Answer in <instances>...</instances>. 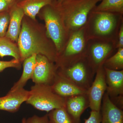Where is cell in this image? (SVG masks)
<instances>
[{
  "mask_svg": "<svg viewBox=\"0 0 123 123\" xmlns=\"http://www.w3.org/2000/svg\"><path fill=\"white\" fill-rule=\"evenodd\" d=\"M9 13V21L5 36L17 43L25 14L23 10L18 6L17 3L11 6Z\"/></svg>",
  "mask_w": 123,
  "mask_h": 123,
  "instance_id": "2e32d148",
  "label": "cell"
},
{
  "mask_svg": "<svg viewBox=\"0 0 123 123\" xmlns=\"http://www.w3.org/2000/svg\"><path fill=\"white\" fill-rule=\"evenodd\" d=\"M106 90L105 75L103 65L97 69L94 79L88 90L89 107L91 111H101L102 101Z\"/></svg>",
  "mask_w": 123,
  "mask_h": 123,
  "instance_id": "30bf717a",
  "label": "cell"
},
{
  "mask_svg": "<svg viewBox=\"0 0 123 123\" xmlns=\"http://www.w3.org/2000/svg\"><path fill=\"white\" fill-rule=\"evenodd\" d=\"M55 0H21L17 5L24 11L25 16L33 20L43 7L54 3Z\"/></svg>",
  "mask_w": 123,
  "mask_h": 123,
  "instance_id": "e0dca14e",
  "label": "cell"
},
{
  "mask_svg": "<svg viewBox=\"0 0 123 123\" xmlns=\"http://www.w3.org/2000/svg\"><path fill=\"white\" fill-rule=\"evenodd\" d=\"M21 0H17V2H18V1H20Z\"/></svg>",
  "mask_w": 123,
  "mask_h": 123,
  "instance_id": "1f68e13d",
  "label": "cell"
},
{
  "mask_svg": "<svg viewBox=\"0 0 123 123\" xmlns=\"http://www.w3.org/2000/svg\"><path fill=\"white\" fill-rule=\"evenodd\" d=\"M48 115L50 123H75L65 107L55 109L49 112Z\"/></svg>",
  "mask_w": 123,
  "mask_h": 123,
  "instance_id": "44dd1931",
  "label": "cell"
},
{
  "mask_svg": "<svg viewBox=\"0 0 123 123\" xmlns=\"http://www.w3.org/2000/svg\"><path fill=\"white\" fill-rule=\"evenodd\" d=\"M116 49V43L114 42L88 40L86 57L95 73Z\"/></svg>",
  "mask_w": 123,
  "mask_h": 123,
  "instance_id": "ba28073f",
  "label": "cell"
},
{
  "mask_svg": "<svg viewBox=\"0 0 123 123\" xmlns=\"http://www.w3.org/2000/svg\"><path fill=\"white\" fill-rule=\"evenodd\" d=\"M30 93V91L24 88L10 90L6 95L0 97V110L10 112H17L23 103L28 99Z\"/></svg>",
  "mask_w": 123,
  "mask_h": 123,
  "instance_id": "8fae6325",
  "label": "cell"
},
{
  "mask_svg": "<svg viewBox=\"0 0 123 123\" xmlns=\"http://www.w3.org/2000/svg\"><path fill=\"white\" fill-rule=\"evenodd\" d=\"M123 23V15L92 11L85 26L88 40H95L117 43L120 28Z\"/></svg>",
  "mask_w": 123,
  "mask_h": 123,
  "instance_id": "7a4b0ae2",
  "label": "cell"
},
{
  "mask_svg": "<svg viewBox=\"0 0 123 123\" xmlns=\"http://www.w3.org/2000/svg\"><path fill=\"white\" fill-rule=\"evenodd\" d=\"M7 56H12L21 61L17 44L5 36L0 37V57L2 58Z\"/></svg>",
  "mask_w": 123,
  "mask_h": 123,
  "instance_id": "d6986e66",
  "label": "cell"
},
{
  "mask_svg": "<svg viewBox=\"0 0 123 123\" xmlns=\"http://www.w3.org/2000/svg\"><path fill=\"white\" fill-rule=\"evenodd\" d=\"M51 86L53 92L65 98L78 95L87 94L88 92V91L80 88L57 73Z\"/></svg>",
  "mask_w": 123,
  "mask_h": 123,
  "instance_id": "4fadbf2b",
  "label": "cell"
},
{
  "mask_svg": "<svg viewBox=\"0 0 123 123\" xmlns=\"http://www.w3.org/2000/svg\"><path fill=\"white\" fill-rule=\"evenodd\" d=\"M36 55L35 54L31 55L23 61L22 74L19 80L14 84L10 90L14 91L24 88L27 81L31 79L35 66Z\"/></svg>",
  "mask_w": 123,
  "mask_h": 123,
  "instance_id": "ac0fdd59",
  "label": "cell"
},
{
  "mask_svg": "<svg viewBox=\"0 0 123 123\" xmlns=\"http://www.w3.org/2000/svg\"><path fill=\"white\" fill-rule=\"evenodd\" d=\"M26 119L23 118L22 121V123H26Z\"/></svg>",
  "mask_w": 123,
  "mask_h": 123,
  "instance_id": "4dcf8cb0",
  "label": "cell"
},
{
  "mask_svg": "<svg viewBox=\"0 0 123 123\" xmlns=\"http://www.w3.org/2000/svg\"><path fill=\"white\" fill-rule=\"evenodd\" d=\"M104 68L107 90L110 99L123 95V70H115Z\"/></svg>",
  "mask_w": 123,
  "mask_h": 123,
  "instance_id": "9a60e30c",
  "label": "cell"
},
{
  "mask_svg": "<svg viewBox=\"0 0 123 123\" xmlns=\"http://www.w3.org/2000/svg\"><path fill=\"white\" fill-rule=\"evenodd\" d=\"M102 0H73L60 4L54 2L70 33L85 25L89 13Z\"/></svg>",
  "mask_w": 123,
  "mask_h": 123,
  "instance_id": "3957f363",
  "label": "cell"
},
{
  "mask_svg": "<svg viewBox=\"0 0 123 123\" xmlns=\"http://www.w3.org/2000/svg\"><path fill=\"white\" fill-rule=\"evenodd\" d=\"M92 11L108 12L123 15V0H102Z\"/></svg>",
  "mask_w": 123,
  "mask_h": 123,
  "instance_id": "ffe728a7",
  "label": "cell"
},
{
  "mask_svg": "<svg viewBox=\"0 0 123 123\" xmlns=\"http://www.w3.org/2000/svg\"><path fill=\"white\" fill-rule=\"evenodd\" d=\"M24 16L17 44L20 55V61L35 54L46 56L55 63L57 54L54 43L47 35L45 26L36 23Z\"/></svg>",
  "mask_w": 123,
  "mask_h": 123,
  "instance_id": "6da1fadb",
  "label": "cell"
},
{
  "mask_svg": "<svg viewBox=\"0 0 123 123\" xmlns=\"http://www.w3.org/2000/svg\"><path fill=\"white\" fill-rule=\"evenodd\" d=\"M9 19V11L0 13V37L5 36L8 27Z\"/></svg>",
  "mask_w": 123,
  "mask_h": 123,
  "instance_id": "603a6c76",
  "label": "cell"
},
{
  "mask_svg": "<svg viewBox=\"0 0 123 123\" xmlns=\"http://www.w3.org/2000/svg\"><path fill=\"white\" fill-rule=\"evenodd\" d=\"M123 48V23L120 26L117 37L116 48Z\"/></svg>",
  "mask_w": 123,
  "mask_h": 123,
  "instance_id": "4316f807",
  "label": "cell"
},
{
  "mask_svg": "<svg viewBox=\"0 0 123 123\" xmlns=\"http://www.w3.org/2000/svg\"><path fill=\"white\" fill-rule=\"evenodd\" d=\"M5 0L11 6H12L13 5L17 2V0Z\"/></svg>",
  "mask_w": 123,
  "mask_h": 123,
  "instance_id": "f1b7e54d",
  "label": "cell"
},
{
  "mask_svg": "<svg viewBox=\"0 0 123 123\" xmlns=\"http://www.w3.org/2000/svg\"><path fill=\"white\" fill-rule=\"evenodd\" d=\"M73 0H55V3L56 4H60L64 1H68Z\"/></svg>",
  "mask_w": 123,
  "mask_h": 123,
  "instance_id": "f546056e",
  "label": "cell"
},
{
  "mask_svg": "<svg viewBox=\"0 0 123 123\" xmlns=\"http://www.w3.org/2000/svg\"><path fill=\"white\" fill-rule=\"evenodd\" d=\"M11 68L20 69L21 68V62L14 59L9 61H0V73L6 69Z\"/></svg>",
  "mask_w": 123,
  "mask_h": 123,
  "instance_id": "cb8c5ba5",
  "label": "cell"
},
{
  "mask_svg": "<svg viewBox=\"0 0 123 123\" xmlns=\"http://www.w3.org/2000/svg\"><path fill=\"white\" fill-rule=\"evenodd\" d=\"M57 75V68L55 63L43 55H37L36 62L32 76L35 84L51 86Z\"/></svg>",
  "mask_w": 123,
  "mask_h": 123,
  "instance_id": "9c48e42d",
  "label": "cell"
},
{
  "mask_svg": "<svg viewBox=\"0 0 123 123\" xmlns=\"http://www.w3.org/2000/svg\"><path fill=\"white\" fill-rule=\"evenodd\" d=\"M57 73L87 91L92 85L95 75L86 56L58 67Z\"/></svg>",
  "mask_w": 123,
  "mask_h": 123,
  "instance_id": "5b68a950",
  "label": "cell"
},
{
  "mask_svg": "<svg viewBox=\"0 0 123 123\" xmlns=\"http://www.w3.org/2000/svg\"><path fill=\"white\" fill-rule=\"evenodd\" d=\"M54 3L43 7L38 14L44 21L47 35L54 43L58 56L63 50L71 33Z\"/></svg>",
  "mask_w": 123,
  "mask_h": 123,
  "instance_id": "277c9868",
  "label": "cell"
},
{
  "mask_svg": "<svg viewBox=\"0 0 123 123\" xmlns=\"http://www.w3.org/2000/svg\"><path fill=\"white\" fill-rule=\"evenodd\" d=\"M11 6L5 0H0V13L9 11Z\"/></svg>",
  "mask_w": 123,
  "mask_h": 123,
  "instance_id": "83f0119b",
  "label": "cell"
},
{
  "mask_svg": "<svg viewBox=\"0 0 123 123\" xmlns=\"http://www.w3.org/2000/svg\"><path fill=\"white\" fill-rule=\"evenodd\" d=\"M89 107L87 94L78 95L66 98L65 108L75 123H80L82 114Z\"/></svg>",
  "mask_w": 123,
  "mask_h": 123,
  "instance_id": "7c38bea8",
  "label": "cell"
},
{
  "mask_svg": "<svg viewBox=\"0 0 123 123\" xmlns=\"http://www.w3.org/2000/svg\"><path fill=\"white\" fill-rule=\"evenodd\" d=\"M104 67L112 70H123V48H119L105 62Z\"/></svg>",
  "mask_w": 123,
  "mask_h": 123,
  "instance_id": "7402d4cb",
  "label": "cell"
},
{
  "mask_svg": "<svg viewBox=\"0 0 123 123\" xmlns=\"http://www.w3.org/2000/svg\"><path fill=\"white\" fill-rule=\"evenodd\" d=\"M101 111H91L88 119H85V123H101Z\"/></svg>",
  "mask_w": 123,
  "mask_h": 123,
  "instance_id": "d4e9b609",
  "label": "cell"
},
{
  "mask_svg": "<svg viewBox=\"0 0 123 123\" xmlns=\"http://www.w3.org/2000/svg\"><path fill=\"white\" fill-rule=\"evenodd\" d=\"M26 123H50L48 114L42 117L34 115L26 119Z\"/></svg>",
  "mask_w": 123,
  "mask_h": 123,
  "instance_id": "484cf974",
  "label": "cell"
},
{
  "mask_svg": "<svg viewBox=\"0 0 123 123\" xmlns=\"http://www.w3.org/2000/svg\"><path fill=\"white\" fill-rule=\"evenodd\" d=\"M30 92L26 102L37 110L48 113L55 109L65 107L66 98L53 92L51 86L35 84Z\"/></svg>",
  "mask_w": 123,
  "mask_h": 123,
  "instance_id": "8992f818",
  "label": "cell"
},
{
  "mask_svg": "<svg viewBox=\"0 0 123 123\" xmlns=\"http://www.w3.org/2000/svg\"><path fill=\"white\" fill-rule=\"evenodd\" d=\"M101 123H123V110L117 106L105 92L101 105Z\"/></svg>",
  "mask_w": 123,
  "mask_h": 123,
  "instance_id": "5bb4252c",
  "label": "cell"
},
{
  "mask_svg": "<svg viewBox=\"0 0 123 123\" xmlns=\"http://www.w3.org/2000/svg\"><path fill=\"white\" fill-rule=\"evenodd\" d=\"M88 43L85 26L71 33L63 50L57 56L56 68L86 57Z\"/></svg>",
  "mask_w": 123,
  "mask_h": 123,
  "instance_id": "52a82bcc",
  "label": "cell"
}]
</instances>
